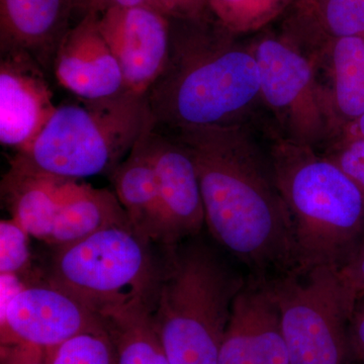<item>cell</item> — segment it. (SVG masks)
Returning a JSON list of instances; mask_svg holds the SVG:
<instances>
[{
    "mask_svg": "<svg viewBox=\"0 0 364 364\" xmlns=\"http://www.w3.org/2000/svg\"><path fill=\"white\" fill-rule=\"evenodd\" d=\"M182 20L203 21L213 20L208 0H181Z\"/></svg>",
    "mask_w": 364,
    "mask_h": 364,
    "instance_id": "cell-28",
    "label": "cell"
},
{
    "mask_svg": "<svg viewBox=\"0 0 364 364\" xmlns=\"http://www.w3.org/2000/svg\"><path fill=\"white\" fill-rule=\"evenodd\" d=\"M30 235L16 220L0 222V274H16L30 264Z\"/></svg>",
    "mask_w": 364,
    "mask_h": 364,
    "instance_id": "cell-23",
    "label": "cell"
},
{
    "mask_svg": "<svg viewBox=\"0 0 364 364\" xmlns=\"http://www.w3.org/2000/svg\"><path fill=\"white\" fill-rule=\"evenodd\" d=\"M291 364L354 360L349 322L355 293L340 268H294L268 279Z\"/></svg>",
    "mask_w": 364,
    "mask_h": 364,
    "instance_id": "cell-7",
    "label": "cell"
},
{
    "mask_svg": "<svg viewBox=\"0 0 364 364\" xmlns=\"http://www.w3.org/2000/svg\"><path fill=\"white\" fill-rule=\"evenodd\" d=\"M46 352L48 364H117L116 346L107 327L81 333Z\"/></svg>",
    "mask_w": 364,
    "mask_h": 364,
    "instance_id": "cell-21",
    "label": "cell"
},
{
    "mask_svg": "<svg viewBox=\"0 0 364 364\" xmlns=\"http://www.w3.org/2000/svg\"><path fill=\"white\" fill-rule=\"evenodd\" d=\"M98 18H81L66 31L55 53L57 81L81 100H102L126 90L121 67L100 33Z\"/></svg>",
    "mask_w": 364,
    "mask_h": 364,
    "instance_id": "cell-14",
    "label": "cell"
},
{
    "mask_svg": "<svg viewBox=\"0 0 364 364\" xmlns=\"http://www.w3.org/2000/svg\"><path fill=\"white\" fill-rule=\"evenodd\" d=\"M320 152L339 167L364 195V136L341 131Z\"/></svg>",
    "mask_w": 364,
    "mask_h": 364,
    "instance_id": "cell-22",
    "label": "cell"
},
{
    "mask_svg": "<svg viewBox=\"0 0 364 364\" xmlns=\"http://www.w3.org/2000/svg\"><path fill=\"white\" fill-rule=\"evenodd\" d=\"M154 243L130 225L105 228L56 248L49 284L107 321L151 309L162 270Z\"/></svg>",
    "mask_w": 364,
    "mask_h": 364,
    "instance_id": "cell-5",
    "label": "cell"
},
{
    "mask_svg": "<svg viewBox=\"0 0 364 364\" xmlns=\"http://www.w3.org/2000/svg\"><path fill=\"white\" fill-rule=\"evenodd\" d=\"M259 70L261 105L289 142L321 150L338 135L315 55L293 35H265L251 43Z\"/></svg>",
    "mask_w": 364,
    "mask_h": 364,
    "instance_id": "cell-8",
    "label": "cell"
},
{
    "mask_svg": "<svg viewBox=\"0 0 364 364\" xmlns=\"http://www.w3.org/2000/svg\"><path fill=\"white\" fill-rule=\"evenodd\" d=\"M166 133L193 158L213 238L249 275L272 279L296 268L291 221L269 154L247 124Z\"/></svg>",
    "mask_w": 364,
    "mask_h": 364,
    "instance_id": "cell-1",
    "label": "cell"
},
{
    "mask_svg": "<svg viewBox=\"0 0 364 364\" xmlns=\"http://www.w3.org/2000/svg\"><path fill=\"white\" fill-rule=\"evenodd\" d=\"M168 60L146 95L155 130L247 124L261 105L252 46L213 20H172Z\"/></svg>",
    "mask_w": 364,
    "mask_h": 364,
    "instance_id": "cell-2",
    "label": "cell"
},
{
    "mask_svg": "<svg viewBox=\"0 0 364 364\" xmlns=\"http://www.w3.org/2000/svg\"><path fill=\"white\" fill-rule=\"evenodd\" d=\"M107 327L116 346L117 364H169L151 309L107 321Z\"/></svg>",
    "mask_w": 364,
    "mask_h": 364,
    "instance_id": "cell-19",
    "label": "cell"
},
{
    "mask_svg": "<svg viewBox=\"0 0 364 364\" xmlns=\"http://www.w3.org/2000/svg\"><path fill=\"white\" fill-rule=\"evenodd\" d=\"M296 6L301 14L296 28L312 45L364 35V0H304Z\"/></svg>",
    "mask_w": 364,
    "mask_h": 364,
    "instance_id": "cell-18",
    "label": "cell"
},
{
    "mask_svg": "<svg viewBox=\"0 0 364 364\" xmlns=\"http://www.w3.org/2000/svg\"><path fill=\"white\" fill-rule=\"evenodd\" d=\"M1 345L49 349L81 333L107 328L104 318L58 287H25L1 311Z\"/></svg>",
    "mask_w": 364,
    "mask_h": 364,
    "instance_id": "cell-9",
    "label": "cell"
},
{
    "mask_svg": "<svg viewBox=\"0 0 364 364\" xmlns=\"http://www.w3.org/2000/svg\"><path fill=\"white\" fill-rule=\"evenodd\" d=\"M314 55L339 134L364 114V35L325 41Z\"/></svg>",
    "mask_w": 364,
    "mask_h": 364,
    "instance_id": "cell-16",
    "label": "cell"
},
{
    "mask_svg": "<svg viewBox=\"0 0 364 364\" xmlns=\"http://www.w3.org/2000/svg\"><path fill=\"white\" fill-rule=\"evenodd\" d=\"M299 1L301 0H208V6L217 23L239 36L260 30Z\"/></svg>",
    "mask_w": 364,
    "mask_h": 364,
    "instance_id": "cell-20",
    "label": "cell"
},
{
    "mask_svg": "<svg viewBox=\"0 0 364 364\" xmlns=\"http://www.w3.org/2000/svg\"><path fill=\"white\" fill-rule=\"evenodd\" d=\"M293 235L296 268H341L364 237V195L320 151L277 135L269 147Z\"/></svg>",
    "mask_w": 364,
    "mask_h": 364,
    "instance_id": "cell-3",
    "label": "cell"
},
{
    "mask_svg": "<svg viewBox=\"0 0 364 364\" xmlns=\"http://www.w3.org/2000/svg\"><path fill=\"white\" fill-rule=\"evenodd\" d=\"M245 280L203 241L164 248L151 317L169 364H219L232 306Z\"/></svg>",
    "mask_w": 364,
    "mask_h": 364,
    "instance_id": "cell-4",
    "label": "cell"
},
{
    "mask_svg": "<svg viewBox=\"0 0 364 364\" xmlns=\"http://www.w3.org/2000/svg\"><path fill=\"white\" fill-rule=\"evenodd\" d=\"M342 275L356 294L364 291V237L351 257L340 268Z\"/></svg>",
    "mask_w": 364,
    "mask_h": 364,
    "instance_id": "cell-27",
    "label": "cell"
},
{
    "mask_svg": "<svg viewBox=\"0 0 364 364\" xmlns=\"http://www.w3.org/2000/svg\"><path fill=\"white\" fill-rule=\"evenodd\" d=\"M349 339L354 360L364 364V291L356 296L349 322Z\"/></svg>",
    "mask_w": 364,
    "mask_h": 364,
    "instance_id": "cell-25",
    "label": "cell"
},
{
    "mask_svg": "<svg viewBox=\"0 0 364 364\" xmlns=\"http://www.w3.org/2000/svg\"><path fill=\"white\" fill-rule=\"evenodd\" d=\"M79 100L58 105L33 145L18 154L63 178L112 176L150 122L146 95L124 90L102 100Z\"/></svg>",
    "mask_w": 364,
    "mask_h": 364,
    "instance_id": "cell-6",
    "label": "cell"
},
{
    "mask_svg": "<svg viewBox=\"0 0 364 364\" xmlns=\"http://www.w3.org/2000/svg\"><path fill=\"white\" fill-rule=\"evenodd\" d=\"M39 63L23 51L2 53L0 62V142L28 150L56 111Z\"/></svg>",
    "mask_w": 364,
    "mask_h": 364,
    "instance_id": "cell-12",
    "label": "cell"
},
{
    "mask_svg": "<svg viewBox=\"0 0 364 364\" xmlns=\"http://www.w3.org/2000/svg\"><path fill=\"white\" fill-rule=\"evenodd\" d=\"M219 364H291L267 277L248 274L235 298Z\"/></svg>",
    "mask_w": 364,
    "mask_h": 364,
    "instance_id": "cell-11",
    "label": "cell"
},
{
    "mask_svg": "<svg viewBox=\"0 0 364 364\" xmlns=\"http://www.w3.org/2000/svg\"><path fill=\"white\" fill-rule=\"evenodd\" d=\"M152 122L151 117L133 149L111 177L132 228L143 238L164 248L170 247L168 224L146 146V133Z\"/></svg>",
    "mask_w": 364,
    "mask_h": 364,
    "instance_id": "cell-15",
    "label": "cell"
},
{
    "mask_svg": "<svg viewBox=\"0 0 364 364\" xmlns=\"http://www.w3.org/2000/svg\"><path fill=\"white\" fill-rule=\"evenodd\" d=\"M98 26L123 73L124 88L146 95L168 60L171 20L149 6L117 7Z\"/></svg>",
    "mask_w": 364,
    "mask_h": 364,
    "instance_id": "cell-10",
    "label": "cell"
},
{
    "mask_svg": "<svg viewBox=\"0 0 364 364\" xmlns=\"http://www.w3.org/2000/svg\"><path fill=\"white\" fill-rule=\"evenodd\" d=\"M1 364H48L46 349L35 345H1Z\"/></svg>",
    "mask_w": 364,
    "mask_h": 364,
    "instance_id": "cell-24",
    "label": "cell"
},
{
    "mask_svg": "<svg viewBox=\"0 0 364 364\" xmlns=\"http://www.w3.org/2000/svg\"><path fill=\"white\" fill-rule=\"evenodd\" d=\"M146 133L148 155L156 174L167 224L170 247L195 238L205 225L200 181L188 149L166 132Z\"/></svg>",
    "mask_w": 364,
    "mask_h": 364,
    "instance_id": "cell-13",
    "label": "cell"
},
{
    "mask_svg": "<svg viewBox=\"0 0 364 364\" xmlns=\"http://www.w3.org/2000/svg\"><path fill=\"white\" fill-rule=\"evenodd\" d=\"M70 13L80 14L81 16H102L105 11L117 7L147 6V0H67Z\"/></svg>",
    "mask_w": 364,
    "mask_h": 364,
    "instance_id": "cell-26",
    "label": "cell"
},
{
    "mask_svg": "<svg viewBox=\"0 0 364 364\" xmlns=\"http://www.w3.org/2000/svg\"><path fill=\"white\" fill-rule=\"evenodd\" d=\"M301 1H304V0H301Z\"/></svg>",
    "mask_w": 364,
    "mask_h": 364,
    "instance_id": "cell-31",
    "label": "cell"
},
{
    "mask_svg": "<svg viewBox=\"0 0 364 364\" xmlns=\"http://www.w3.org/2000/svg\"><path fill=\"white\" fill-rule=\"evenodd\" d=\"M343 130L350 131L352 133L364 136V114L363 117H359L358 121L347 126Z\"/></svg>",
    "mask_w": 364,
    "mask_h": 364,
    "instance_id": "cell-29",
    "label": "cell"
},
{
    "mask_svg": "<svg viewBox=\"0 0 364 364\" xmlns=\"http://www.w3.org/2000/svg\"><path fill=\"white\" fill-rule=\"evenodd\" d=\"M348 364H361V363H358V361H356V360H352Z\"/></svg>",
    "mask_w": 364,
    "mask_h": 364,
    "instance_id": "cell-30",
    "label": "cell"
},
{
    "mask_svg": "<svg viewBox=\"0 0 364 364\" xmlns=\"http://www.w3.org/2000/svg\"><path fill=\"white\" fill-rule=\"evenodd\" d=\"M69 14L67 0H0L1 53L23 51L46 63L66 33Z\"/></svg>",
    "mask_w": 364,
    "mask_h": 364,
    "instance_id": "cell-17",
    "label": "cell"
}]
</instances>
